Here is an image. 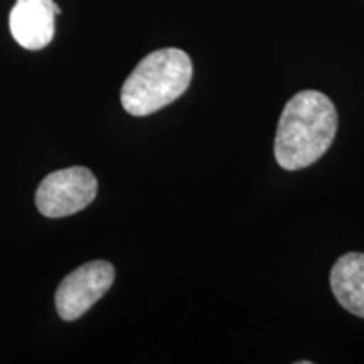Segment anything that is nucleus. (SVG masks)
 <instances>
[{
	"label": "nucleus",
	"mask_w": 364,
	"mask_h": 364,
	"mask_svg": "<svg viewBox=\"0 0 364 364\" xmlns=\"http://www.w3.org/2000/svg\"><path fill=\"white\" fill-rule=\"evenodd\" d=\"M338 124V112L329 97L316 90L300 91L287 102L277 127L279 166L285 171L312 166L334 142Z\"/></svg>",
	"instance_id": "f257e3e1"
},
{
	"label": "nucleus",
	"mask_w": 364,
	"mask_h": 364,
	"mask_svg": "<svg viewBox=\"0 0 364 364\" xmlns=\"http://www.w3.org/2000/svg\"><path fill=\"white\" fill-rule=\"evenodd\" d=\"M61 14L53 0H17L9 16V27L17 44L39 51L54 38V17Z\"/></svg>",
	"instance_id": "39448f33"
},
{
	"label": "nucleus",
	"mask_w": 364,
	"mask_h": 364,
	"mask_svg": "<svg viewBox=\"0 0 364 364\" xmlns=\"http://www.w3.org/2000/svg\"><path fill=\"white\" fill-rule=\"evenodd\" d=\"M98 182L86 167L75 166L51 172L36 193V206L46 218H65L83 211L97 198Z\"/></svg>",
	"instance_id": "7ed1b4c3"
},
{
	"label": "nucleus",
	"mask_w": 364,
	"mask_h": 364,
	"mask_svg": "<svg viewBox=\"0 0 364 364\" xmlns=\"http://www.w3.org/2000/svg\"><path fill=\"white\" fill-rule=\"evenodd\" d=\"M193 80V61L182 49L150 53L122 86V105L130 115L147 117L176 102Z\"/></svg>",
	"instance_id": "f03ea898"
},
{
	"label": "nucleus",
	"mask_w": 364,
	"mask_h": 364,
	"mask_svg": "<svg viewBox=\"0 0 364 364\" xmlns=\"http://www.w3.org/2000/svg\"><path fill=\"white\" fill-rule=\"evenodd\" d=\"M115 268L105 260L88 262L63 279L56 292V311L63 321H76L110 290Z\"/></svg>",
	"instance_id": "20e7f679"
},
{
	"label": "nucleus",
	"mask_w": 364,
	"mask_h": 364,
	"mask_svg": "<svg viewBox=\"0 0 364 364\" xmlns=\"http://www.w3.org/2000/svg\"><path fill=\"white\" fill-rule=\"evenodd\" d=\"M331 289L346 311L364 318V253H346L334 263Z\"/></svg>",
	"instance_id": "423d86ee"
}]
</instances>
